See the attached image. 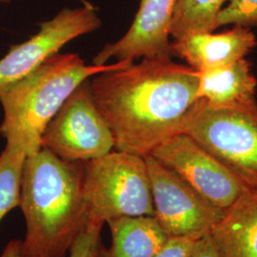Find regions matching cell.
<instances>
[{
    "label": "cell",
    "instance_id": "1",
    "mask_svg": "<svg viewBox=\"0 0 257 257\" xmlns=\"http://www.w3.org/2000/svg\"><path fill=\"white\" fill-rule=\"evenodd\" d=\"M198 79L197 71L172 56L145 57L92 76V99L111 131L115 151L145 157L181 134L198 100Z\"/></svg>",
    "mask_w": 257,
    "mask_h": 257
},
{
    "label": "cell",
    "instance_id": "2",
    "mask_svg": "<svg viewBox=\"0 0 257 257\" xmlns=\"http://www.w3.org/2000/svg\"><path fill=\"white\" fill-rule=\"evenodd\" d=\"M85 162H69L41 148L26 157L20 204L26 223L21 257H67L87 223Z\"/></svg>",
    "mask_w": 257,
    "mask_h": 257
},
{
    "label": "cell",
    "instance_id": "3",
    "mask_svg": "<svg viewBox=\"0 0 257 257\" xmlns=\"http://www.w3.org/2000/svg\"><path fill=\"white\" fill-rule=\"evenodd\" d=\"M133 61L86 65L76 54H56L35 72L0 92L3 121L0 134L27 156L41 149V138L74 90L96 74L127 67Z\"/></svg>",
    "mask_w": 257,
    "mask_h": 257
},
{
    "label": "cell",
    "instance_id": "4",
    "mask_svg": "<svg viewBox=\"0 0 257 257\" xmlns=\"http://www.w3.org/2000/svg\"><path fill=\"white\" fill-rule=\"evenodd\" d=\"M83 201L87 222L105 224L122 216L155 215L145 157L110 152L85 162Z\"/></svg>",
    "mask_w": 257,
    "mask_h": 257
},
{
    "label": "cell",
    "instance_id": "5",
    "mask_svg": "<svg viewBox=\"0 0 257 257\" xmlns=\"http://www.w3.org/2000/svg\"><path fill=\"white\" fill-rule=\"evenodd\" d=\"M181 134L205 148L248 190L257 192V104L221 108L198 99L186 115Z\"/></svg>",
    "mask_w": 257,
    "mask_h": 257
},
{
    "label": "cell",
    "instance_id": "6",
    "mask_svg": "<svg viewBox=\"0 0 257 257\" xmlns=\"http://www.w3.org/2000/svg\"><path fill=\"white\" fill-rule=\"evenodd\" d=\"M41 148L69 162H88L114 149L111 131L92 99L90 79L74 90L49 122Z\"/></svg>",
    "mask_w": 257,
    "mask_h": 257
},
{
    "label": "cell",
    "instance_id": "7",
    "mask_svg": "<svg viewBox=\"0 0 257 257\" xmlns=\"http://www.w3.org/2000/svg\"><path fill=\"white\" fill-rule=\"evenodd\" d=\"M155 219L169 237L199 240L210 235L224 210L214 206L172 170L145 156Z\"/></svg>",
    "mask_w": 257,
    "mask_h": 257
},
{
    "label": "cell",
    "instance_id": "8",
    "mask_svg": "<svg viewBox=\"0 0 257 257\" xmlns=\"http://www.w3.org/2000/svg\"><path fill=\"white\" fill-rule=\"evenodd\" d=\"M150 155L222 210L229 208L248 190L214 156L186 134L167 139Z\"/></svg>",
    "mask_w": 257,
    "mask_h": 257
},
{
    "label": "cell",
    "instance_id": "9",
    "mask_svg": "<svg viewBox=\"0 0 257 257\" xmlns=\"http://www.w3.org/2000/svg\"><path fill=\"white\" fill-rule=\"evenodd\" d=\"M100 26L101 20L91 4L77 9L65 8L54 19L40 23L37 35L11 47L0 60V92L35 72L74 38Z\"/></svg>",
    "mask_w": 257,
    "mask_h": 257
},
{
    "label": "cell",
    "instance_id": "10",
    "mask_svg": "<svg viewBox=\"0 0 257 257\" xmlns=\"http://www.w3.org/2000/svg\"><path fill=\"white\" fill-rule=\"evenodd\" d=\"M177 0H140L139 8L128 32L114 43H109L92 58L101 66L111 58L133 61L138 58L173 56L170 32Z\"/></svg>",
    "mask_w": 257,
    "mask_h": 257
},
{
    "label": "cell",
    "instance_id": "11",
    "mask_svg": "<svg viewBox=\"0 0 257 257\" xmlns=\"http://www.w3.org/2000/svg\"><path fill=\"white\" fill-rule=\"evenodd\" d=\"M256 46L250 28L234 25L217 34L204 33L174 40L171 53L195 71L203 72L245 58Z\"/></svg>",
    "mask_w": 257,
    "mask_h": 257
},
{
    "label": "cell",
    "instance_id": "12",
    "mask_svg": "<svg viewBox=\"0 0 257 257\" xmlns=\"http://www.w3.org/2000/svg\"><path fill=\"white\" fill-rule=\"evenodd\" d=\"M198 99L213 107L236 108L256 105L257 79L248 59L198 72Z\"/></svg>",
    "mask_w": 257,
    "mask_h": 257
},
{
    "label": "cell",
    "instance_id": "13",
    "mask_svg": "<svg viewBox=\"0 0 257 257\" xmlns=\"http://www.w3.org/2000/svg\"><path fill=\"white\" fill-rule=\"evenodd\" d=\"M220 257H257V192L246 190L210 233Z\"/></svg>",
    "mask_w": 257,
    "mask_h": 257
},
{
    "label": "cell",
    "instance_id": "14",
    "mask_svg": "<svg viewBox=\"0 0 257 257\" xmlns=\"http://www.w3.org/2000/svg\"><path fill=\"white\" fill-rule=\"evenodd\" d=\"M111 245L99 243L94 257H155L169 236L153 216H122L106 222Z\"/></svg>",
    "mask_w": 257,
    "mask_h": 257
},
{
    "label": "cell",
    "instance_id": "15",
    "mask_svg": "<svg viewBox=\"0 0 257 257\" xmlns=\"http://www.w3.org/2000/svg\"><path fill=\"white\" fill-rule=\"evenodd\" d=\"M228 0H177L170 35L174 40L214 32Z\"/></svg>",
    "mask_w": 257,
    "mask_h": 257
},
{
    "label": "cell",
    "instance_id": "16",
    "mask_svg": "<svg viewBox=\"0 0 257 257\" xmlns=\"http://www.w3.org/2000/svg\"><path fill=\"white\" fill-rule=\"evenodd\" d=\"M26 157L23 149L8 142L0 155V222L8 212L19 207L22 170Z\"/></svg>",
    "mask_w": 257,
    "mask_h": 257
},
{
    "label": "cell",
    "instance_id": "17",
    "mask_svg": "<svg viewBox=\"0 0 257 257\" xmlns=\"http://www.w3.org/2000/svg\"><path fill=\"white\" fill-rule=\"evenodd\" d=\"M218 25L257 26V0H228V4L220 12Z\"/></svg>",
    "mask_w": 257,
    "mask_h": 257
},
{
    "label": "cell",
    "instance_id": "18",
    "mask_svg": "<svg viewBox=\"0 0 257 257\" xmlns=\"http://www.w3.org/2000/svg\"><path fill=\"white\" fill-rule=\"evenodd\" d=\"M104 224L87 222L74 240L69 257H94L100 243V233Z\"/></svg>",
    "mask_w": 257,
    "mask_h": 257
},
{
    "label": "cell",
    "instance_id": "19",
    "mask_svg": "<svg viewBox=\"0 0 257 257\" xmlns=\"http://www.w3.org/2000/svg\"><path fill=\"white\" fill-rule=\"evenodd\" d=\"M197 241L188 237H169L155 257H193Z\"/></svg>",
    "mask_w": 257,
    "mask_h": 257
},
{
    "label": "cell",
    "instance_id": "20",
    "mask_svg": "<svg viewBox=\"0 0 257 257\" xmlns=\"http://www.w3.org/2000/svg\"><path fill=\"white\" fill-rule=\"evenodd\" d=\"M193 257H220L214 245L211 241V236L207 235L199 239L196 242L195 248L193 250Z\"/></svg>",
    "mask_w": 257,
    "mask_h": 257
},
{
    "label": "cell",
    "instance_id": "21",
    "mask_svg": "<svg viewBox=\"0 0 257 257\" xmlns=\"http://www.w3.org/2000/svg\"><path fill=\"white\" fill-rule=\"evenodd\" d=\"M21 240H11L0 257H21Z\"/></svg>",
    "mask_w": 257,
    "mask_h": 257
},
{
    "label": "cell",
    "instance_id": "22",
    "mask_svg": "<svg viewBox=\"0 0 257 257\" xmlns=\"http://www.w3.org/2000/svg\"><path fill=\"white\" fill-rule=\"evenodd\" d=\"M0 2H9V0H0Z\"/></svg>",
    "mask_w": 257,
    "mask_h": 257
},
{
    "label": "cell",
    "instance_id": "23",
    "mask_svg": "<svg viewBox=\"0 0 257 257\" xmlns=\"http://www.w3.org/2000/svg\"><path fill=\"white\" fill-rule=\"evenodd\" d=\"M81 1H83V2H84V1H85V0H81Z\"/></svg>",
    "mask_w": 257,
    "mask_h": 257
}]
</instances>
